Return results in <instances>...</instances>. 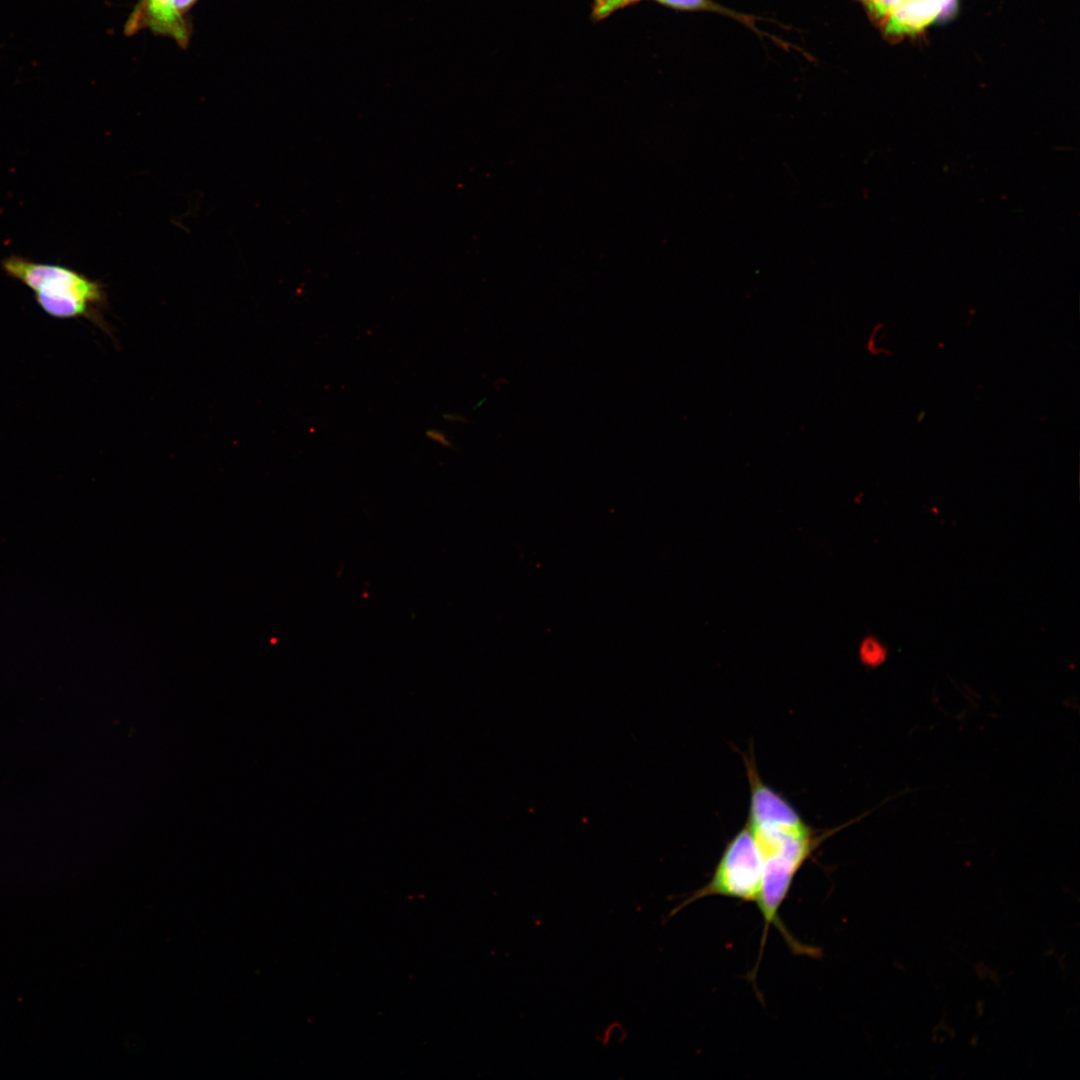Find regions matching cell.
<instances>
[{"label": "cell", "instance_id": "cell-1", "mask_svg": "<svg viewBox=\"0 0 1080 1080\" xmlns=\"http://www.w3.org/2000/svg\"><path fill=\"white\" fill-rule=\"evenodd\" d=\"M1 264L10 278L34 292L37 304L49 316L58 319L84 317L107 332L103 318L107 295L101 282L64 266L15 255L5 258Z\"/></svg>", "mask_w": 1080, "mask_h": 1080}, {"label": "cell", "instance_id": "cell-2", "mask_svg": "<svg viewBox=\"0 0 1080 1080\" xmlns=\"http://www.w3.org/2000/svg\"><path fill=\"white\" fill-rule=\"evenodd\" d=\"M763 859L752 830L746 823L726 845L708 883L690 894L674 908L683 907L709 896H722L757 903L761 890Z\"/></svg>", "mask_w": 1080, "mask_h": 1080}, {"label": "cell", "instance_id": "cell-3", "mask_svg": "<svg viewBox=\"0 0 1080 1080\" xmlns=\"http://www.w3.org/2000/svg\"><path fill=\"white\" fill-rule=\"evenodd\" d=\"M751 799L747 824L751 828L771 827L802 830L808 827L795 808L760 778L753 754L744 756Z\"/></svg>", "mask_w": 1080, "mask_h": 1080}, {"label": "cell", "instance_id": "cell-4", "mask_svg": "<svg viewBox=\"0 0 1080 1080\" xmlns=\"http://www.w3.org/2000/svg\"><path fill=\"white\" fill-rule=\"evenodd\" d=\"M197 0H140L131 14L126 32L131 34L142 28L170 36L181 46L189 39L186 15Z\"/></svg>", "mask_w": 1080, "mask_h": 1080}, {"label": "cell", "instance_id": "cell-5", "mask_svg": "<svg viewBox=\"0 0 1080 1080\" xmlns=\"http://www.w3.org/2000/svg\"><path fill=\"white\" fill-rule=\"evenodd\" d=\"M887 655L886 646L878 638L868 636L862 640L859 657L864 665L870 668L878 667L886 661Z\"/></svg>", "mask_w": 1080, "mask_h": 1080}, {"label": "cell", "instance_id": "cell-6", "mask_svg": "<svg viewBox=\"0 0 1080 1080\" xmlns=\"http://www.w3.org/2000/svg\"><path fill=\"white\" fill-rule=\"evenodd\" d=\"M880 26L890 13L907 0H859Z\"/></svg>", "mask_w": 1080, "mask_h": 1080}, {"label": "cell", "instance_id": "cell-7", "mask_svg": "<svg viewBox=\"0 0 1080 1080\" xmlns=\"http://www.w3.org/2000/svg\"><path fill=\"white\" fill-rule=\"evenodd\" d=\"M639 1L642 0H594L592 17L595 20H602L612 13Z\"/></svg>", "mask_w": 1080, "mask_h": 1080}, {"label": "cell", "instance_id": "cell-8", "mask_svg": "<svg viewBox=\"0 0 1080 1080\" xmlns=\"http://www.w3.org/2000/svg\"><path fill=\"white\" fill-rule=\"evenodd\" d=\"M659 3L680 10H697L705 8H713V3L709 0H657Z\"/></svg>", "mask_w": 1080, "mask_h": 1080}, {"label": "cell", "instance_id": "cell-9", "mask_svg": "<svg viewBox=\"0 0 1080 1080\" xmlns=\"http://www.w3.org/2000/svg\"><path fill=\"white\" fill-rule=\"evenodd\" d=\"M427 436L444 446H450L449 441L442 432L436 430L427 431Z\"/></svg>", "mask_w": 1080, "mask_h": 1080}]
</instances>
